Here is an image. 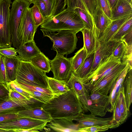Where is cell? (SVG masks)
<instances>
[{"label": "cell", "instance_id": "obj_1", "mask_svg": "<svg viewBox=\"0 0 132 132\" xmlns=\"http://www.w3.org/2000/svg\"><path fill=\"white\" fill-rule=\"evenodd\" d=\"M53 120L65 119L74 120L83 113L82 106L72 89L57 96H54L42 106Z\"/></svg>", "mask_w": 132, "mask_h": 132}, {"label": "cell", "instance_id": "obj_2", "mask_svg": "<svg viewBox=\"0 0 132 132\" xmlns=\"http://www.w3.org/2000/svg\"><path fill=\"white\" fill-rule=\"evenodd\" d=\"M43 28L51 31L69 30L77 33L84 28L83 22L75 10L67 8L57 15L45 18L40 25Z\"/></svg>", "mask_w": 132, "mask_h": 132}, {"label": "cell", "instance_id": "obj_3", "mask_svg": "<svg viewBox=\"0 0 132 132\" xmlns=\"http://www.w3.org/2000/svg\"><path fill=\"white\" fill-rule=\"evenodd\" d=\"M40 30L44 37H47L53 42L51 48L56 51V55L64 56L72 53L76 48L78 38L76 32L71 30H62L55 32L43 28Z\"/></svg>", "mask_w": 132, "mask_h": 132}, {"label": "cell", "instance_id": "obj_4", "mask_svg": "<svg viewBox=\"0 0 132 132\" xmlns=\"http://www.w3.org/2000/svg\"><path fill=\"white\" fill-rule=\"evenodd\" d=\"M46 73L31 62L21 60L15 80L30 85L48 88L47 76Z\"/></svg>", "mask_w": 132, "mask_h": 132}, {"label": "cell", "instance_id": "obj_5", "mask_svg": "<svg viewBox=\"0 0 132 132\" xmlns=\"http://www.w3.org/2000/svg\"><path fill=\"white\" fill-rule=\"evenodd\" d=\"M31 4L26 0H14L11 5L9 16V23L12 45L18 49L20 44L18 37V30L25 10Z\"/></svg>", "mask_w": 132, "mask_h": 132}, {"label": "cell", "instance_id": "obj_6", "mask_svg": "<svg viewBox=\"0 0 132 132\" xmlns=\"http://www.w3.org/2000/svg\"><path fill=\"white\" fill-rule=\"evenodd\" d=\"M11 0H0V49L11 46V36L9 23Z\"/></svg>", "mask_w": 132, "mask_h": 132}, {"label": "cell", "instance_id": "obj_7", "mask_svg": "<svg viewBox=\"0 0 132 132\" xmlns=\"http://www.w3.org/2000/svg\"><path fill=\"white\" fill-rule=\"evenodd\" d=\"M121 62L120 59L115 58L112 55L81 81L89 91L101 79Z\"/></svg>", "mask_w": 132, "mask_h": 132}, {"label": "cell", "instance_id": "obj_8", "mask_svg": "<svg viewBox=\"0 0 132 132\" xmlns=\"http://www.w3.org/2000/svg\"><path fill=\"white\" fill-rule=\"evenodd\" d=\"M36 30L29 6L23 12L18 29V37L20 45L34 40Z\"/></svg>", "mask_w": 132, "mask_h": 132}, {"label": "cell", "instance_id": "obj_9", "mask_svg": "<svg viewBox=\"0 0 132 132\" xmlns=\"http://www.w3.org/2000/svg\"><path fill=\"white\" fill-rule=\"evenodd\" d=\"M48 122L46 121L27 117H21L0 123V129L6 132H12L17 129H34L42 130Z\"/></svg>", "mask_w": 132, "mask_h": 132}, {"label": "cell", "instance_id": "obj_10", "mask_svg": "<svg viewBox=\"0 0 132 132\" xmlns=\"http://www.w3.org/2000/svg\"><path fill=\"white\" fill-rule=\"evenodd\" d=\"M127 63L121 62L101 79L89 91V93H98L108 95L118 76Z\"/></svg>", "mask_w": 132, "mask_h": 132}, {"label": "cell", "instance_id": "obj_11", "mask_svg": "<svg viewBox=\"0 0 132 132\" xmlns=\"http://www.w3.org/2000/svg\"><path fill=\"white\" fill-rule=\"evenodd\" d=\"M89 97L88 110L91 114L102 117L107 112H112L108 95L98 93H89Z\"/></svg>", "mask_w": 132, "mask_h": 132}, {"label": "cell", "instance_id": "obj_12", "mask_svg": "<svg viewBox=\"0 0 132 132\" xmlns=\"http://www.w3.org/2000/svg\"><path fill=\"white\" fill-rule=\"evenodd\" d=\"M50 62L53 78L67 82L72 72L70 58L56 54Z\"/></svg>", "mask_w": 132, "mask_h": 132}, {"label": "cell", "instance_id": "obj_13", "mask_svg": "<svg viewBox=\"0 0 132 132\" xmlns=\"http://www.w3.org/2000/svg\"><path fill=\"white\" fill-rule=\"evenodd\" d=\"M118 42L111 40L104 43H102L96 39V45L93 62L89 74L112 55L114 50Z\"/></svg>", "mask_w": 132, "mask_h": 132}, {"label": "cell", "instance_id": "obj_14", "mask_svg": "<svg viewBox=\"0 0 132 132\" xmlns=\"http://www.w3.org/2000/svg\"><path fill=\"white\" fill-rule=\"evenodd\" d=\"M67 84L78 96L82 107L83 113L87 112L89 92L81 80L72 72Z\"/></svg>", "mask_w": 132, "mask_h": 132}, {"label": "cell", "instance_id": "obj_15", "mask_svg": "<svg viewBox=\"0 0 132 132\" xmlns=\"http://www.w3.org/2000/svg\"><path fill=\"white\" fill-rule=\"evenodd\" d=\"M94 27V34L97 39L102 35L112 20L97 6L92 16Z\"/></svg>", "mask_w": 132, "mask_h": 132}, {"label": "cell", "instance_id": "obj_16", "mask_svg": "<svg viewBox=\"0 0 132 132\" xmlns=\"http://www.w3.org/2000/svg\"><path fill=\"white\" fill-rule=\"evenodd\" d=\"M74 120L78 122V129L97 125H104L115 121L114 120L112 116L110 118H103L97 117L92 114H87L83 113H81Z\"/></svg>", "mask_w": 132, "mask_h": 132}, {"label": "cell", "instance_id": "obj_17", "mask_svg": "<svg viewBox=\"0 0 132 132\" xmlns=\"http://www.w3.org/2000/svg\"><path fill=\"white\" fill-rule=\"evenodd\" d=\"M21 60L30 62L31 59L41 52L34 40L20 45L16 49Z\"/></svg>", "mask_w": 132, "mask_h": 132}, {"label": "cell", "instance_id": "obj_18", "mask_svg": "<svg viewBox=\"0 0 132 132\" xmlns=\"http://www.w3.org/2000/svg\"><path fill=\"white\" fill-rule=\"evenodd\" d=\"M131 17L132 14H130L112 21L101 36L97 40L103 43L110 40L122 25Z\"/></svg>", "mask_w": 132, "mask_h": 132}, {"label": "cell", "instance_id": "obj_19", "mask_svg": "<svg viewBox=\"0 0 132 132\" xmlns=\"http://www.w3.org/2000/svg\"><path fill=\"white\" fill-rule=\"evenodd\" d=\"M17 114L21 117H27L44 120L48 123L53 120L50 115L42 106L26 109L18 112Z\"/></svg>", "mask_w": 132, "mask_h": 132}, {"label": "cell", "instance_id": "obj_20", "mask_svg": "<svg viewBox=\"0 0 132 132\" xmlns=\"http://www.w3.org/2000/svg\"><path fill=\"white\" fill-rule=\"evenodd\" d=\"M73 120L65 119L52 120L47 123L46 126L57 132H78L77 124H75Z\"/></svg>", "mask_w": 132, "mask_h": 132}, {"label": "cell", "instance_id": "obj_21", "mask_svg": "<svg viewBox=\"0 0 132 132\" xmlns=\"http://www.w3.org/2000/svg\"><path fill=\"white\" fill-rule=\"evenodd\" d=\"M21 60L18 55L12 57L4 56L6 77L8 83L15 80Z\"/></svg>", "mask_w": 132, "mask_h": 132}, {"label": "cell", "instance_id": "obj_22", "mask_svg": "<svg viewBox=\"0 0 132 132\" xmlns=\"http://www.w3.org/2000/svg\"><path fill=\"white\" fill-rule=\"evenodd\" d=\"M27 109L24 105L11 99L9 95L0 97V114L18 112Z\"/></svg>", "mask_w": 132, "mask_h": 132}, {"label": "cell", "instance_id": "obj_23", "mask_svg": "<svg viewBox=\"0 0 132 132\" xmlns=\"http://www.w3.org/2000/svg\"><path fill=\"white\" fill-rule=\"evenodd\" d=\"M132 14V4L125 0H118L111 10V20Z\"/></svg>", "mask_w": 132, "mask_h": 132}, {"label": "cell", "instance_id": "obj_24", "mask_svg": "<svg viewBox=\"0 0 132 132\" xmlns=\"http://www.w3.org/2000/svg\"><path fill=\"white\" fill-rule=\"evenodd\" d=\"M48 88L55 96L61 95L70 90L67 82L47 77Z\"/></svg>", "mask_w": 132, "mask_h": 132}, {"label": "cell", "instance_id": "obj_25", "mask_svg": "<svg viewBox=\"0 0 132 132\" xmlns=\"http://www.w3.org/2000/svg\"><path fill=\"white\" fill-rule=\"evenodd\" d=\"M83 38L84 46L87 52V57L95 51L96 38L93 31L86 28L81 31Z\"/></svg>", "mask_w": 132, "mask_h": 132}, {"label": "cell", "instance_id": "obj_26", "mask_svg": "<svg viewBox=\"0 0 132 132\" xmlns=\"http://www.w3.org/2000/svg\"><path fill=\"white\" fill-rule=\"evenodd\" d=\"M123 87L127 109L129 111L132 102V69H129L124 78Z\"/></svg>", "mask_w": 132, "mask_h": 132}, {"label": "cell", "instance_id": "obj_27", "mask_svg": "<svg viewBox=\"0 0 132 132\" xmlns=\"http://www.w3.org/2000/svg\"><path fill=\"white\" fill-rule=\"evenodd\" d=\"M95 52L87 56L79 69L74 73L81 80L86 77L90 73L93 62Z\"/></svg>", "mask_w": 132, "mask_h": 132}, {"label": "cell", "instance_id": "obj_28", "mask_svg": "<svg viewBox=\"0 0 132 132\" xmlns=\"http://www.w3.org/2000/svg\"><path fill=\"white\" fill-rule=\"evenodd\" d=\"M30 62L35 66L45 73L51 70L50 60L42 52L33 57Z\"/></svg>", "mask_w": 132, "mask_h": 132}, {"label": "cell", "instance_id": "obj_29", "mask_svg": "<svg viewBox=\"0 0 132 132\" xmlns=\"http://www.w3.org/2000/svg\"><path fill=\"white\" fill-rule=\"evenodd\" d=\"M87 57L84 47L78 50L72 57L70 58L72 72L75 73L79 69Z\"/></svg>", "mask_w": 132, "mask_h": 132}, {"label": "cell", "instance_id": "obj_30", "mask_svg": "<svg viewBox=\"0 0 132 132\" xmlns=\"http://www.w3.org/2000/svg\"><path fill=\"white\" fill-rule=\"evenodd\" d=\"M75 10L78 13L83 22L85 28L93 32L94 33V24L92 16L85 10L77 8Z\"/></svg>", "mask_w": 132, "mask_h": 132}, {"label": "cell", "instance_id": "obj_31", "mask_svg": "<svg viewBox=\"0 0 132 132\" xmlns=\"http://www.w3.org/2000/svg\"><path fill=\"white\" fill-rule=\"evenodd\" d=\"M120 125L116 122L111 123L102 125H97L94 126L78 129V132H97L105 131L109 129L116 128Z\"/></svg>", "mask_w": 132, "mask_h": 132}, {"label": "cell", "instance_id": "obj_32", "mask_svg": "<svg viewBox=\"0 0 132 132\" xmlns=\"http://www.w3.org/2000/svg\"><path fill=\"white\" fill-rule=\"evenodd\" d=\"M131 29L132 17L122 25L111 40L117 42L120 41L123 36Z\"/></svg>", "mask_w": 132, "mask_h": 132}, {"label": "cell", "instance_id": "obj_33", "mask_svg": "<svg viewBox=\"0 0 132 132\" xmlns=\"http://www.w3.org/2000/svg\"><path fill=\"white\" fill-rule=\"evenodd\" d=\"M118 95L119 97V106L123 119L125 122L128 117L129 112L127 108L123 87L120 91Z\"/></svg>", "mask_w": 132, "mask_h": 132}, {"label": "cell", "instance_id": "obj_34", "mask_svg": "<svg viewBox=\"0 0 132 132\" xmlns=\"http://www.w3.org/2000/svg\"><path fill=\"white\" fill-rule=\"evenodd\" d=\"M31 8L33 19L37 30L38 27L43 23L45 19L35 4H34Z\"/></svg>", "mask_w": 132, "mask_h": 132}, {"label": "cell", "instance_id": "obj_35", "mask_svg": "<svg viewBox=\"0 0 132 132\" xmlns=\"http://www.w3.org/2000/svg\"><path fill=\"white\" fill-rule=\"evenodd\" d=\"M7 85L8 87L17 92L29 99L36 100L30 92L20 86L14 80L9 82Z\"/></svg>", "mask_w": 132, "mask_h": 132}, {"label": "cell", "instance_id": "obj_36", "mask_svg": "<svg viewBox=\"0 0 132 132\" xmlns=\"http://www.w3.org/2000/svg\"><path fill=\"white\" fill-rule=\"evenodd\" d=\"M119 99L118 95L115 100L113 110L112 116L114 120L120 125L125 122L123 121L120 110L119 106Z\"/></svg>", "mask_w": 132, "mask_h": 132}, {"label": "cell", "instance_id": "obj_37", "mask_svg": "<svg viewBox=\"0 0 132 132\" xmlns=\"http://www.w3.org/2000/svg\"><path fill=\"white\" fill-rule=\"evenodd\" d=\"M14 81L18 84L27 90H33L39 92L50 96H54L52 92L49 88H44L38 87L30 85L20 82L17 81L15 80Z\"/></svg>", "mask_w": 132, "mask_h": 132}, {"label": "cell", "instance_id": "obj_38", "mask_svg": "<svg viewBox=\"0 0 132 132\" xmlns=\"http://www.w3.org/2000/svg\"><path fill=\"white\" fill-rule=\"evenodd\" d=\"M65 2L67 9L75 10L79 8L88 12L82 0H65Z\"/></svg>", "mask_w": 132, "mask_h": 132}, {"label": "cell", "instance_id": "obj_39", "mask_svg": "<svg viewBox=\"0 0 132 132\" xmlns=\"http://www.w3.org/2000/svg\"><path fill=\"white\" fill-rule=\"evenodd\" d=\"M126 50V46L125 43L122 41H120L114 50L112 55L114 57L121 60L124 55Z\"/></svg>", "mask_w": 132, "mask_h": 132}, {"label": "cell", "instance_id": "obj_40", "mask_svg": "<svg viewBox=\"0 0 132 132\" xmlns=\"http://www.w3.org/2000/svg\"><path fill=\"white\" fill-rule=\"evenodd\" d=\"M96 3L97 6H98L111 20V10L107 0H96Z\"/></svg>", "mask_w": 132, "mask_h": 132}, {"label": "cell", "instance_id": "obj_41", "mask_svg": "<svg viewBox=\"0 0 132 132\" xmlns=\"http://www.w3.org/2000/svg\"><path fill=\"white\" fill-rule=\"evenodd\" d=\"M16 49L14 47H5L0 49V54L8 57L16 56L17 55Z\"/></svg>", "mask_w": 132, "mask_h": 132}, {"label": "cell", "instance_id": "obj_42", "mask_svg": "<svg viewBox=\"0 0 132 132\" xmlns=\"http://www.w3.org/2000/svg\"><path fill=\"white\" fill-rule=\"evenodd\" d=\"M0 83L6 84L8 83L7 80L4 62V56L0 55Z\"/></svg>", "mask_w": 132, "mask_h": 132}, {"label": "cell", "instance_id": "obj_43", "mask_svg": "<svg viewBox=\"0 0 132 132\" xmlns=\"http://www.w3.org/2000/svg\"><path fill=\"white\" fill-rule=\"evenodd\" d=\"M31 3L35 4L37 6L44 19L48 17L46 7L43 0H34Z\"/></svg>", "mask_w": 132, "mask_h": 132}, {"label": "cell", "instance_id": "obj_44", "mask_svg": "<svg viewBox=\"0 0 132 132\" xmlns=\"http://www.w3.org/2000/svg\"><path fill=\"white\" fill-rule=\"evenodd\" d=\"M17 112H9L0 114V123L21 118Z\"/></svg>", "mask_w": 132, "mask_h": 132}, {"label": "cell", "instance_id": "obj_45", "mask_svg": "<svg viewBox=\"0 0 132 132\" xmlns=\"http://www.w3.org/2000/svg\"><path fill=\"white\" fill-rule=\"evenodd\" d=\"M66 6L65 0H55V8L52 16H55L64 10Z\"/></svg>", "mask_w": 132, "mask_h": 132}, {"label": "cell", "instance_id": "obj_46", "mask_svg": "<svg viewBox=\"0 0 132 132\" xmlns=\"http://www.w3.org/2000/svg\"><path fill=\"white\" fill-rule=\"evenodd\" d=\"M88 13L92 16L97 6L96 0H82Z\"/></svg>", "mask_w": 132, "mask_h": 132}, {"label": "cell", "instance_id": "obj_47", "mask_svg": "<svg viewBox=\"0 0 132 132\" xmlns=\"http://www.w3.org/2000/svg\"><path fill=\"white\" fill-rule=\"evenodd\" d=\"M43 0L45 2L48 17L52 16L53 14L55 8V0Z\"/></svg>", "mask_w": 132, "mask_h": 132}, {"label": "cell", "instance_id": "obj_48", "mask_svg": "<svg viewBox=\"0 0 132 132\" xmlns=\"http://www.w3.org/2000/svg\"><path fill=\"white\" fill-rule=\"evenodd\" d=\"M120 41L123 42L126 46L132 45V29L123 36Z\"/></svg>", "mask_w": 132, "mask_h": 132}, {"label": "cell", "instance_id": "obj_49", "mask_svg": "<svg viewBox=\"0 0 132 132\" xmlns=\"http://www.w3.org/2000/svg\"><path fill=\"white\" fill-rule=\"evenodd\" d=\"M9 90L6 84L0 83V97L9 95Z\"/></svg>", "mask_w": 132, "mask_h": 132}, {"label": "cell", "instance_id": "obj_50", "mask_svg": "<svg viewBox=\"0 0 132 132\" xmlns=\"http://www.w3.org/2000/svg\"><path fill=\"white\" fill-rule=\"evenodd\" d=\"M38 130L34 129H17L12 130V132H39Z\"/></svg>", "mask_w": 132, "mask_h": 132}, {"label": "cell", "instance_id": "obj_51", "mask_svg": "<svg viewBox=\"0 0 132 132\" xmlns=\"http://www.w3.org/2000/svg\"><path fill=\"white\" fill-rule=\"evenodd\" d=\"M118 0H107L110 7L112 10L116 4Z\"/></svg>", "mask_w": 132, "mask_h": 132}, {"label": "cell", "instance_id": "obj_52", "mask_svg": "<svg viewBox=\"0 0 132 132\" xmlns=\"http://www.w3.org/2000/svg\"><path fill=\"white\" fill-rule=\"evenodd\" d=\"M128 2L129 3L131 4H132V0H125Z\"/></svg>", "mask_w": 132, "mask_h": 132}, {"label": "cell", "instance_id": "obj_53", "mask_svg": "<svg viewBox=\"0 0 132 132\" xmlns=\"http://www.w3.org/2000/svg\"><path fill=\"white\" fill-rule=\"evenodd\" d=\"M0 132H6L5 130L0 129Z\"/></svg>", "mask_w": 132, "mask_h": 132}, {"label": "cell", "instance_id": "obj_54", "mask_svg": "<svg viewBox=\"0 0 132 132\" xmlns=\"http://www.w3.org/2000/svg\"><path fill=\"white\" fill-rule=\"evenodd\" d=\"M26 0L28 1L29 2L31 3V2H32V1H33L34 0Z\"/></svg>", "mask_w": 132, "mask_h": 132}]
</instances>
